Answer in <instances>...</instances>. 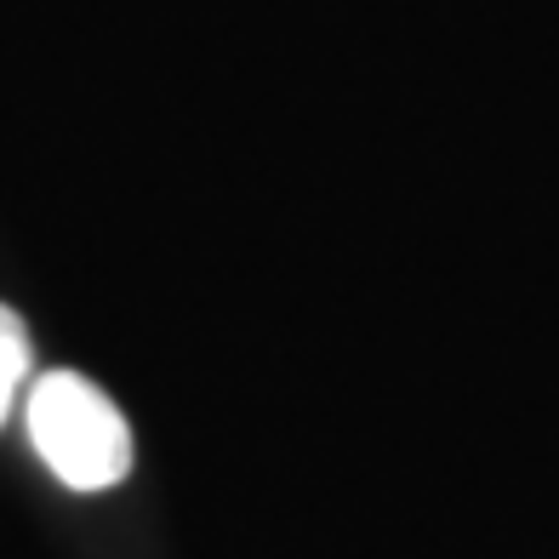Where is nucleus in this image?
<instances>
[{"label":"nucleus","instance_id":"obj_2","mask_svg":"<svg viewBox=\"0 0 559 559\" xmlns=\"http://www.w3.org/2000/svg\"><path fill=\"white\" fill-rule=\"evenodd\" d=\"M17 389H29V325L0 302V423L12 417Z\"/></svg>","mask_w":559,"mask_h":559},{"label":"nucleus","instance_id":"obj_1","mask_svg":"<svg viewBox=\"0 0 559 559\" xmlns=\"http://www.w3.org/2000/svg\"><path fill=\"white\" fill-rule=\"evenodd\" d=\"M29 440L40 463L52 468L69 491H109L132 474V428L120 405L81 371H46L29 383L23 400Z\"/></svg>","mask_w":559,"mask_h":559}]
</instances>
